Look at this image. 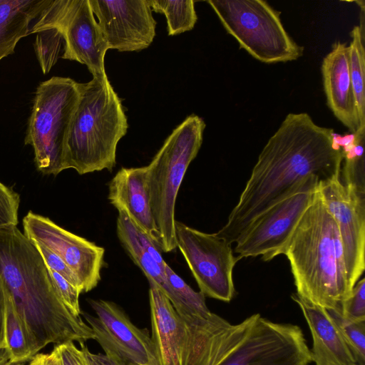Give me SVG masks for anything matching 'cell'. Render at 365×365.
Returning <instances> with one entry per match:
<instances>
[{
	"instance_id": "1",
	"label": "cell",
	"mask_w": 365,
	"mask_h": 365,
	"mask_svg": "<svg viewBox=\"0 0 365 365\" xmlns=\"http://www.w3.org/2000/svg\"><path fill=\"white\" fill-rule=\"evenodd\" d=\"M342 149L332 128L306 113H289L259 155L225 225L216 234L232 244L264 211L304 178L326 180L341 173Z\"/></svg>"
},
{
	"instance_id": "2",
	"label": "cell",
	"mask_w": 365,
	"mask_h": 365,
	"mask_svg": "<svg viewBox=\"0 0 365 365\" xmlns=\"http://www.w3.org/2000/svg\"><path fill=\"white\" fill-rule=\"evenodd\" d=\"M0 276L36 354L49 344L94 339L90 326L63 303L35 243L16 225L0 228Z\"/></svg>"
},
{
	"instance_id": "3",
	"label": "cell",
	"mask_w": 365,
	"mask_h": 365,
	"mask_svg": "<svg viewBox=\"0 0 365 365\" xmlns=\"http://www.w3.org/2000/svg\"><path fill=\"white\" fill-rule=\"evenodd\" d=\"M299 297L327 310L339 309L352 289L336 223L319 187L284 251Z\"/></svg>"
},
{
	"instance_id": "4",
	"label": "cell",
	"mask_w": 365,
	"mask_h": 365,
	"mask_svg": "<svg viewBox=\"0 0 365 365\" xmlns=\"http://www.w3.org/2000/svg\"><path fill=\"white\" fill-rule=\"evenodd\" d=\"M153 341L160 365H220L248 333L258 314L232 324L217 314H179L149 283Z\"/></svg>"
},
{
	"instance_id": "5",
	"label": "cell",
	"mask_w": 365,
	"mask_h": 365,
	"mask_svg": "<svg viewBox=\"0 0 365 365\" xmlns=\"http://www.w3.org/2000/svg\"><path fill=\"white\" fill-rule=\"evenodd\" d=\"M79 98L73 113L64 148V170L83 175L116 163L119 140L128 128L121 101L108 78L93 77L79 83Z\"/></svg>"
},
{
	"instance_id": "6",
	"label": "cell",
	"mask_w": 365,
	"mask_h": 365,
	"mask_svg": "<svg viewBox=\"0 0 365 365\" xmlns=\"http://www.w3.org/2000/svg\"><path fill=\"white\" fill-rule=\"evenodd\" d=\"M205 123L187 116L167 138L146 166L145 182L153 217L160 237V250L177 248L175 202L182 179L201 147Z\"/></svg>"
},
{
	"instance_id": "7",
	"label": "cell",
	"mask_w": 365,
	"mask_h": 365,
	"mask_svg": "<svg viewBox=\"0 0 365 365\" xmlns=\"http://www.w3.org/2000/svg\"><path fill=\"white\" fill-rule=\"evenodd\" d=\"M78 98V83L68 77H51L36 88L25 144L32 146L43 174L56 175L64 170L65 143Z\"/></svg>"
},
{
	"instance_id": "8",
	"label": "cell",
	"mask_w": 365,
	"mask_h": 365,
	"mask_svg": "<svg viewBox=\"0 0 365 365\" xmlns=\"http://www.w3.org/2000/svg\"><path fill=\"white\" fill-rule=\"evenodd\" d=\"M229 34L253 58L264 63L287 62L303 55L284 28L280 11L263 0H209Z\"/></svg>"
},
{
	"instance_id": "9",
	"label": "cell",
	"mask_w": 365,
	"mask_h": 365,
	"mask_svg": "<svg viewBox=\"0 0 365 365\" xmlns=\"http://www.w3.org/2000/svg\"><path fill=\"white\" fill-rule=\"evenodd\" d=\"M319 181V178L314 175L304 178L287 195L258 216L235 242L233 252L239 260L260 256L263 261H269L283 255L314 198Z\"/></svg>"
},
{
	"instance_id": "10",
	"label": "cell",
	"mask_w": 365,
	"mask_h": 365,
	"mask_svg": "<svg viewBox=\"0 0 365 365\" xmlns=\"http://www.w3.org/2000/svg\"><path fill=\"white\" fill-rule=\"evenodd\" d=\"M46 28L61 33L62 58L86 65L93 77L108 78L104 58L108 48L88 0H50L32 25L30 34Z\"/></svg>"
},
{
	"instance_id": "11",
	"label": "cell",
	"mask_w": 365,
	"mask_h": 365,
	"mask_svg": "<svg viewBox=\"0 0 365 365\" xmlns=\"http://www.w3.org/2000/svg\"><path fill=\"white\" fill-rule=\"evenodd\" d=\"M177 247L183 255L200 292L228 302L235 294L233 269L239 260L230 243L215 233H205L175 221Z\"/></svg>"
},
{
	"instance_id": "12",
	"label": "cell",
	"mask_w": 365,
	"mask_h": 365,
	"mask_svg": "<svg viewBox=\"0 0 365 365\" xmlns=\"http://www.w3.org/2000/svg\"><path fill=\"white\" fill-rule=\"evenodd\" d=\"M312 361L299 327L258 316L242 341L220 365H309Z\"/></svg>"
},
{
	"instance_id": "13",
	"label": "cell",
	"mask_w": 365,
	"mask_h": 365,
	"mask_svg": "<svg viewBox=\"0 0 365 365\" xmlns=\"http://www.w3.org/2000/svg\"><path fill=\"white\" fill-rule=\"evenodd\" d=\"M96 316L81 312L105 354L132 365H160L148 329H140L115 303L88 300Z\"/></svg>"
},
{
	"instance_id": "14",
	"label": "cell",
	"mask_w": 365,
	"mask_h": 365,
	"mask_svg": "<svg viewBox=\"0 0 365 365\" xmlns=\"http://www.w3.org/2000/svg\"><path fill=\"white\" fill-rule=\"evenodd\" d=\"M24 235L59 256L77 277L82 292L101 280L105 250L59 227L50 219L29 212L23 220Z\"/></svg>"
},
{
	"instance_id": "15",
	"label": "cell",
	"mask_w": 365,
	"mask_h": 365,
	"mask_svg": "<svg viewBox=\"0 0 365 365\" xmlns=\"http://www.w3.org/2000/svg\"><path fill=\"white\" fill-rule=\"evenodd\" d=\"M319 190L341 240L346 277L353 289L365 267V196L345 187L340 173L319 181Z\"/></svg>"
},
{
	"instance_id": "16",
	"label": "cell",
	"mask_w": 365,
	"mask_h": 365,
	"mask_svg": "<svg viewBox=\"0 0 365 365\" xmlns=\"http://www.w3.org/2000/svg\"><path fill=\"white\" fill-rule=\"evenodd\" d=\"M108 49L138 51L155 36L156 21L148 0H88Z\"/></svg>"
},
{
	"instance_id": "17",
	"label": "cell",
	"mask_w": 365,
	"mask_h": 365,
	"mask_svg": "<svg viewBox=\"0 0 365 365\" xmlns=\"http://www.w3.org/2000/svg\"><path fill=\"white\" fill-rule=\"evenodd\" d=\"M321 70L329 109L351 134L365 133L361 128L351 80L349 46L336 41L323 58Z\"/></svg>"
},
{
	"instance_id": "18",
	"label": "cell",
	"mask_w": 365,
	"mask_h": 365,
	"mask_svg": "<svg viewBox=\"0 0 365 365\" xmlns=\"http://www.w3.org/2000/svg\"><path fill=\"white\" fill-rule=\"evenodd\" d=\"M145 176V167L122 168L109 183L108 198L118 212H125L160 250V237L151 212Z\"/></svg>"
},
{
	"instance_id": "19",
	"label": "cell",
	"mask_w": 365,
	"mask_h": 365,
	"mask_svg": "<svg viewBox=\"0 0 365 365\" xmlns=\"http://www.w3.org/2000/svg\"><path fill=\"white\" fill-rule=\"evenodd\" d=\"M291 297L299 305L309 327L312 338V361L315 365H356L329 311L304 300L296 293Z\"/></svg>"
},
{
	"instance_id": "20",
	"label": "cell",
	"mask_w": 365,
	"mask_h": 365,
	"mask_svg": "<svg viewBox=\"0 0 365 365\" xmlns=\"http://www.w3.org/2000/svg\"><path fill=\"white\" fill-rule=\"evenodd\" d=\"M50 0H0V61L14 53L22 38L30 34L31 22L37 19Z\"/></svg>"
},
{
	"instance_id": "21",
	"label": "cell",
	"mask_w": 365,
	"mask_h": 365,
	"mask_svg": "<svg viewBox=\"0 0 365 365\" xmlns=\"http://www.w3.org/2000/svg\"><path fill=\"white\" fill-rule=\"evenodd\" d=\"M116 225L118 239L133 262L142 270L149 283L163 290L166 284L165 269L141 247L134 224L125 212L119 211Z\"/></svg>"
},
{
	"instance_id": "22",
	"label": "cell",
	"mask_w": 365,
	"mask_h": 365,
	"mask_svg": "<svg viewBox=\"0 0 365 365\" xmlns=\"http://www.w3.org/2000/svg\"><path fill=\"white\" fill-rule=\"evenodd\" d=\"M364 8L362 9L360 25L350 32L349 45V69L361 130H365V55H364Z\"/></svg>"
},
{
	"instance_id": "23",
	"label": "cell",
	"mask_w": 365,
	"mask_h": 365,
	"mask_svg": "<svg viewBox=\"0 0 365 365\" xmlns=\"http://www.w3.org/2000/svg\"><path fill=\"white\" fill-rule=\"evenodd\" d=\"M166 284L163 290L179 314H208L211 312L205 303V295L191 288L170 267L165 266Z\"/></svg>"
},
{
	"instance_id": "24",
	"label": "cell",
	"mask_w": 365,
	"mask_h": 365,
	"mask_svg": "<svg viewBox=\"0 0 365 365\" xmlns=\"http://www.w3.org/2000/svg\"><path fill=\"white\" fill-rule=\"evenodd\" d=\"M4 333L6 346L12 362L26 363L36 354L26 324L8 294Z\"/></svg>"
},
{
	"instance_id": "25",
	"label": "cell",
	"mask_w": 365,
	"mask_h": 365,
	"mask_svg": "<svg viewBox=\"0 0 365 365\" xmlns=\"http://www.w3.org/2000/svg\"><path fill=\"white\" fill-rule=\"evenodd\" d=\"M152 11L165 16L169 36L192 30L197 20L192 0H148Z\"/></svg>"
},
{
	"instance_id": "26",
	"label": "cell",
	"mask_w": 365,
	"mask_h": 365,
	"mask_svg": "<svg viewBox=\"0 0 365 365\" xmlns=\"http://www.w3.org/2000/svg\"><path fill=\"white\" fill-rule=\"evenodd\" d=\"M34 48L43 74H47L58 61L63 38L55 28H46L36 33Z\"/></svg>"
},
{
	"instance_id": "27",
	"label": "cell",
	"mask_w": 365,
	"mask_h": 365,
	"mask_svg": "<svg viewBox=\"0 0 365 365\" xmlns=\"http://www.w3.org/2000/svg\"><path fill=\"white\" fill-rule=\"evenodd\" d=\"M358 365L365 364V321L351 322L344 320L339 309L328 310Z\"/></svg>"
},
{
	"instance_id": "28",
	"label": "cell",
	"mask_w": 365,
	"mask_h": 365,
	"mask_svg": "<svg viewBox=\"0 0 365 365\" xmlns=\"http://www.w3.org/2000/svg\"><path fill=\"white\" fill-rule=\"evenodd\" d=\"M341 317L351 322L365 321V278L359 279L340 305Z\"/></svg>"
},
{
	"instance_id": "29",
	"label": "cell",
	"mask_w": 365,
	"mask_h": 365,
	"mask_svg": "<svg viewBox=\"0 0 365 365\" xmlns=\"http://www.w3.org/2000/svg\"><path fill=\"white\" fill-rule=\"evenodd\" d=\"M19 195L0 182V228L17 225Z\"/></svg>"
},
{
	"instance_id": "30",
	"label": "cell",
	"mask_w": 365,
	"mask_h": 365,
	"mask_svg": "<svg viewBox=\"0 0 365 365\" xmlns=\"http://www.w3.org/2000/svg\"><path fill=\"white\" fill-rule=\"evenodd\" d=\"M56 292L66 307L74 314L81 316L79 296L81 293L75 286L56 272L49 270Z\"/></svg>"
},
{
	"instance_id": "31",
	"label": "cell",
	"mask_w": 365,
	"mask_h": 365,
	"mask_svg": "<svg viewBox=\"0 0 365 365\" xmlns=\"http://www.w3.org/2000/svg\"><path fill=\"white\" fill-rule=\"evenodd\" d=\"M39 251L43 259L49 270L53 271L61 275L71 284L78 288L82 293L81 284L71 269L67 266L63 260L46 247L34 242Z\"/></svg>"
},
{
	"instance_id": "32",
	"label": "cell",
	"mask_w": 365,
	"mask_h": 365,
	"mask_svg": "<svg viewBox=\"0 0 365 365\" xmlns=\"http://www.w3.org/2000/svg\"><path fill=\"white\" fill-rule=\"evenodd\" d=\"M61 365H88L83 351L72 341L56 345Z\"/></svg>"
},
{
	"instance_id": "33",
	"label": "cell",
	"mask_w": 365,
	"mask_h": 365,
	"mask_svg": "<svg viewBox=\"0 0 365 365\" xmlns=\"http://www.w3.org/2000/svg\"><path fill=\"white\" fill-rule=\"evenodd\" d=\"M80 348L84 353L88 365H132L124 363L114 357L103 354L91 352L85 343H80Z\"/></svg>"
},
{
	"instance_id": "34",
	"label": "cell",
	"mask_w": 365,
	"mask_h": 365,
	"mask_svg": "<svg viewBox=\"0 0 365 365\" xmlns=\"http://www.w3.org/2000/svg\"><path fill=\"white\" fill-rule=\"evenodd\" d=\"M30 365H61L59 354L56 346L48 354H36L29 362Z\"/></svg>"
},
{
	"instance_id": "35",
	"label": "cell",
	"mask_w": 365,
	"mask_h": 365,
	"mask_svg": "<svg viewBox=\"0 0 365 365\" xmlns=\"http://www.w3.org/2000/svg\"><path fill=\"white\" fill-rule=\"evenodd\" d=\"M7 294L0 276V348L6 346L5 342V315L6 307Z\"/></svg>"
},
{
	"instance_id": "36",
	"label": "cell",
	"mask_w": 365,
	"mask_h": 365,
	"mask_svg": "<svg viewBox=\"0 0 365 365\" xmlns=\"http://www.w3.org/2000/svg\"><path fill=\"white\" fill-rule=\"evenodd\" d=\"M11 362V356L6 346L0 348V365H9Z\"/></svg>"
},
{
	"instance_id": "37",
	"label": "cell",
	"mask_w": 365,
	"mask_h": 365,
	"mask_svg": "<svg viewBox=\"0 0 365 365\" xmlns=\"http://www.w3.org/2000/svg\"><path fill=\"white\" fill-rule=\"evenodd\" d=\"M9 365H25V363H21V362H11Z\"/></svg>"
},
{
	"instance_id": "38",
	"label": "cell",
	"mask_w": 365,
	"mask_h": 365,
	"mask_svg": "<svg viewBox=\"0 0 365 365\" xmlns=\"http://www.w3.org/2000/svg\"><path fill=\"white\" fill-rule=\"evenodd\" d=\"M27 365H30V364H27Z\"/></svg>"
},
{
	"instance_id": "39",
	"label": "cell",
	"mask_w": 365,
	"mask_h": 365,
	"mask_svg": "<svg viewBox=\"0 0 365 365\" xmlns=\"http://www.w3.org/2000/svg\"><path fill=\"white\" fill-rule=\"evenodd\" d=\"M356 365H358V364H356Z\"/></svg>"
}]
</instances>
